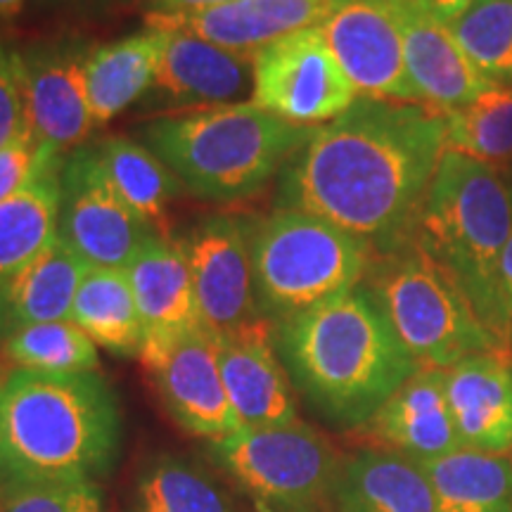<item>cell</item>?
Listing matches in <instances>:
<instances>
[{
    "label": "cell",
    "instance_id": "6da1fadb",
    "mask_svg": "<svg viewBox=\"0 0 512 512\" xmlns=\"http://www.w3.org/2000/svg\"><path fill=\"white\" fill-rule=\"evenodd\" d=\"M444 152L446 114L425 102L356 98L285 164L278 207L335 223L375 254L392 252L411 242Z\"/></svg>",
    "mask_w": 512,
    "mask_h": 512
},
{
    "label": "cell",
    "instance_id": "7a4b0ae2",
    "mask_svg": "<svg viewBox=\"0 0 512 512\" xmlns=\"http://www.w3.org/2000/svg\"><path fill=\"white\" fill-rule=\"evenodd\" d=\"M275 351L320 418L361 430L420 366L366 285L280 323Z\"/></svg>",
    "mask_w": 512,
    "mask_h": 512
},
{
    "label": "cell",
    "instance_id": "3957f363",
    "mask_svg": "<svg viewBox=\"0 0 512 512\" xmlns=\"http://www.w3.org/2000/svg\"><path fill=\"white\" fill-rule=\"evenodd\" d=\"M121 446L112 384L93 373L0 375V491L48 482H100Z\"/></svg>",
    "mask_w": 512,
    "mask_h": 512
},
{
    "label": "cell",
    "instance_id": "277c9868",
    "mask_svg": "<svg viewBox=\"0 0 512 512\" xmlns=\"http://www.w3.org/2000/svg\"><path fill=\"white\" fill-rule=\"evenodd\" d=\"M313 128L297 126L254 102L157 117L140 128L150 147L195 197L235 202L264 190L297 155Z\"/></svg>",
    "mask_w": 512,
    "mask_h": 512
},
{
    "label": "cell",
    "instance_id": "5b68a950",
    "mask_svg": "<svg viewBox=\"0 0 512 512\" xmlns=\"http://www.w3.org/2000/svg\"><path fill=\"white\" fill-rule=\"evenodd\" d=\"M510 235L512 183L501 171L446 147L411 242L460 287L489 335L496 320L498 266Z\"/></svg>",
    "mask_w": 512,
    "mask_h": 512
},
{
    "label": "cell",
    "instance_id": "8992f818",
    "mask_svg": "<svg viewBox=\"0 0 512 512\" xmlns=\"http://www.w3.org/2000/svg\"><path fill=\"white\" fill-rule=\"evenodd\" d=\"M373 259L366 240L309 211L278 207L259 216L252 264L261 316L280 323L354 290Z\"/></svg>",
    "mask_w": 512,
    "mask_h": 512
},
{
    "label": "cell",
    "instance_id": "52a82bcc",
    "mask_svg": "<svg viewBox=\"0 0 512 512\" xmlns=\"http://www.w3.org/2000/svg\"><path fill=\"white\" fill-rule=\"evenodd\" d=\"M363 285L420 368L448 370L498 349L460 287L413 242L375 254Z\"/></svg>",
    "mask_w": 512,
    "mask_h": 512
},
{
    "label": "cell",
    "instance_id": "ba28073f",
    "mask_svg": "<svg viewBox=\"0 0 512 512\" xmlns=\"http://www.w3.org/2000/svg\"><path fill=\"white\" fill-rule=\"evenodd\" d=\"M209 456L259 512H328L344 456L328 437L297 420L242 427L209 441Z\"/></svg>",
    "mask_w": 512,
    "mask_h": 512
},
{
    "label": "cell",
    "instance_id": "9c48e42d",
    "mask_svg": "<svg viewBox=\"0 0 512 512\" xmlns=\"http://www.w3.org/2000/svg\"><path fill=\"white\" fill-rule=\"evenodd\" d=\"M249 95L261 110L309 128L337 119L358 98L320 27L294 31L256 50Z\"/></svg>",
    "mask_w": 512,
    "mask_h": 512
},
{
    "label": "cell",
    "instance_id": "30bf717a",
    "mask_svg": "<svg viewBox=\"0 0 512 512\" xmlns=\"http://www.w3.org/2000/svg\"><path fill=\"white\" fill-rule=\"evenodd\" d=\"M256 221L259 216L221 211L202 216L176 240L188 259L202 325L219 337L264 318L254 292Z\"/></svg>",
    "mask_w": 512,
    "mask_h": 512
},
{
    "label": "cell",
    "instance_id": "8fae6325",
    "mask_svg": "<svg viewBox=\"0 0 512 512\" xmlns=\"http://www.w3.org/2000/svg\"><path fill=\"white\" fill-rule=\"evenodd\" d=\"M60 240L88 266L126 268L159 235L138 216L105 174L95 147H76L62 162Z\"/></svg>",
    "mask_w": 512,
    "mask_h": 512
},
{
    "label": "cell",
    "instance_id": "7c38bea8",
    "mask_svg": "<svg viewBox=\"0 0 512 512\" xmlns=\"http://www.w3.org/2000/svg\"><path fill=\"white\" fill-rule=\"evenodd\" d=\"M138 358L166 413L185 432L214 441L242 430L221 377L219 335L200 325L176 337L143 342Z\"/></svg>",
    "mask_w": 512,
    "mask_h": 512
},
{
    "label": "cell",
    "instance_id": "4fadbf2b",
    "mask_svg": "<svg viewBox=\"0 0 512 512\" xmlns=\"http://www.w3.org/2000/svg\"><path fill=\"white\" fill-rule=\"evenodd\" d=\"M318 27L358 98L420 102L403 57L399 0H332Z\"/></svg>",
    "mask_w": 512,
    "mask_h": 512
},
{
    "label": "cell",
    "instance_id": "5bb4252c",
    "mask_svg": "<svg viewBox=\"0 0 512 512\" xmlns=\"http://www.w3.org/2000/svg\"><path fill=\"white\" fill-rule=\"evenodd\" d=\"M91 48L74 38L43 41L17 53L27 121L41 145L69 155L95 128L86 91Z\"/></svg>",
    "mask_w": 512,
    "mask_h": 512
},
{
    "label": "cell",
    "instance_id": "9a60e30c",
    "mask_svg": "<svg viewBox=\"0 0 512 512\" xmlns=\"http://www.w3.org/2000/svg\"><path fill=\"white\" fill-rule=\"evenodd\" d=\"M219 363L240 427H283L299 420L292 380L275 351L271 320L259 318L221 335Z\"/></svg>",
    "mask_w": 512,
    "mask_h": 512
},
{
    "label": "cell",
    "instance_id": "2e32d148",
    "mask_svg": "<svg viewBox=\"0 0 512 512\" xmlns=\"http://www.w3.org/2000/svg\"><path fill=\"white\" fill-rule=\"evenodd\" d=\"M361 432L373 446L389 448L418 463L465 448L448 408L446 370L437 368L415 370Z\"/></svg>",
    "mask_w": 512,
    "mask_h": 512
},
{
    "label": "cell",
    "instance_id": "e0dca14e",
    "mask_svg": "<svg viewBox=\"0 0 512 512\" xmlns=\"http://www.w3.org/2000/svg\"><path fill=\"white\" fill-rule=\"evenodd\" d=\"M403 24V57L420 102L451 114L491 91L489 81L472 67L451 29L415 0H399Z\"/></svg>",
    "mask_w": 512,
    "mask_h": 512
},
{
    "label": "cell",
    "instance_id": "ac0fdd59",
    "mask_svg": "<svg viewBox=\"0 0 512 512\" xmlns=\"http://www.w3.org/2000/svg\"><path fill=\"white\" fill-rule=\"evenodd\" d=\"M332 0H233L190 15L147 17V27L181 29L233 53L252 57L278 38L318 27Z\"/></svg>",
    "mask_w": 512,
    "mask_h": 512
},
{
    "label": "cell",
    "instance_id": "d6986e66",
    "mask_svg": "<svg viewBox=\"0 0 512 512\" xmlns=\"http://www.w3.org/2000/svg\"><path fill=\"white\" fill-rule=\"evenodd\" d=\"M446 399L465 448L508 453L512 448V356L494 349L446 370Z\"/></svg>",
    "mask_w": 512,
    "mask_h": 512
},
{
    "label": "cell",
    "instance_id": "ffe728a7",
    "mask_svg": "<svg viewBox=\"0 0 512 512\" xmlns=\"http://www.w3.org/2000/svg\"><path fill=\"white\" fill-rule=\"evenodd\" d=\"M164 48L155 86L183 107H219L252 93V57L233 53L181 29H162Z\"/></svg>",
    "mask_w": 512,
    "mask_h": 512
},
{
    "label": "cell",
    "instance_id": "44dd1931",
    "mask_svg": "<svg viewBox=\"0 0 512 512\" xmlns=\"http://www.w3.org/2000/svg\"><path fill=\"white\" fill-rule=\"evenodd\" d=\"M332 512H439V505L418 460L366 446L342 460Z\"/></svg>",
    "mask_w": 512,
    "mask_h": 512
},
{
    "label": "cell",
    "instance_id": "7402d4cb",
    "mask_svg": "<svg viewBox=\"0 0 512 512\" xmlns=\"http://www.w3.org/2000/svg\"><path fill=\"white\" fill-rule=\"evenodd\" d=\"M140 320L143 342H159L200 328L195 283L181 245L155 235L126 266Z\"/></svg>",
    "mask_w": 512,
    "mask_h": 512
},
{
    "label": "cell",
    "instance_id": "603a6c76",
    "mask_svg": "<svg viewBox=\"0 0 512 512\" xmlns=\"http://www.w3.org/2000/svg\"><path fill=\"white\" fill-rule=\"evenodd\" d=\"M86 261L57 235L53 245L0 283V342L17 330L69 320Z\"/></svg>",
    "mask_w": 512,
    "mask_h": 512
},
{
    "label": "cell",
    "instance_id": "cb8c5ba5",
    "mask_svg": "<svg viewBox=\"0 0 512 512\" xmlns=\"http://www.w3.org/2000/svg\"><path fill=\"white\" fill-rule=\"evenodd\" d=\"M162 48L164 31L157 27L91 48L86 91L95 126L110 124L155 86Z\"/></svg>",
    "mask_w": 512,
    "mask_h": 512
},
{
    "label": "cell",
    "instance_id": "d4e9b609",
    "mask_svg": "<svg viewBox=\"0 0 512 512\" xmlns=\"http://www.w3.org/2000/svg\"><path fill=\"white\" fill-rule=\"evenodd\" d=\"M64 155L50 159L27 188L0 202V283L57 238Z\"/></svg>",
    "mask_w": 512,
    "mask_h": 512
},
{
    "label": "cell",
    "instance_id": "484cf974",
    "mask_svg": "<svg viewBox=\"0 0 512 512\" xmlns=\"http://www.w3.org/2000/svg\"><path fill=\"white\" fill-rule=\"evenodd\" d=\"M69 320L114 356H140L145 332L126 268H88L76 290Z\"/></svg>",
    "mask_w": 512,
    "mask_h": 512
},
{
    "label": "cell",
    "instance_id": "4316f807",
    "mask_svg": "<svg viewBox=\"0 0 512 512\" xmlns=\"http://www.w3.org/2000/svg\"><path fill=\"white\" fill-rule=\"evenodd\" d=\"M439 512H512V458L460 448L422 460Z\"/></svg>",
    "mask_w": 512,
    "mask_h": 512
},
{
    "label": "cell",
    "instance_id": "83f0119b",
    "mask_svg": "<svg viewBox=\"0 0 512 512\" xmlns=\"http://www.w3.org/2000/svg\"><path fill=\"white\" fill-rule=\"evenodd\" d=\"M133 512H242L233 494L214 475L188 458H152L138 472Z\"/></svg>",
    "mask_w": 512,
    "mask_h": 512
},
{
    "label": "cell",
    "instance_id": "f1b7e54d",
    "mask_svg": "<svg viewBox=\"0 0 512 512\" xmlns=\"http://www.w3.org/2000/svg\"><path fill=\"white\" fill-rule=\"evenodd\" d=\"M98 157L124 202L147 223H162L166 207L181 192V181L150 147L126 136L102 138Z\"/></svg>",
    "mask_w": 512,
    "mask_h": 512
},
{
    "label": "cell",
    "instance_id": "f546056e",
    "mask_svg": "<svg viewBox=\"0 0 512 512\" xmlns=\"http://www.w3.org/2000/svg\"><path fill=\"white\" fill-rule=\"evenodd\" d=\"M446 147L508 178L512 174V88L496 86L446 114Z\"/></svg>",
    "mask_w": 512,
    "mask_h": 512
},
{
    "label": "cell",
    "instance_id": "4dcf8cb0",
    "mask_svg": "<svg viewBox=\"0 0 512 512\" xmlns=\"http://www.w3.org/2000/svg\"><path fill=\"white\" fill-rule=\"evenodd\" d=\"M10 368L38 373H93L100 368L98 344L72 320H53L17 330L0 342Z\"/></svg>",
    "mask_w": 512,
    "mask_h": 512
},
{
    "label": "cell",
    "instance_id": "1f68e13d",
    "mask_svg": "<svg viewBox=\"0 0 512 512\" xmlns=\"http://www.w3.org/2000/svg\"><path fill=\"white\" fill-rule=\"evenodd\" d=\"M448 29L491 86H512V0H477Z\"/></svg>",
    "mask_w": 512,
    "mask_h": 512
},
{
    "label": "cell",
    "instance_id": "d6a6232c",
    "mask_svg": "<svg viewBox=\"0 0 512 512\" xmlns=\"http://www.w3.org/2000/svg\"><path fill=\"white\" fill-rule=\"evenodd\" d=\"M0 512H105L98 482H48L0 491Z\"/></svg>",
    "mask_w": 512,
    "mask_h": 512
},
{
    "label": "cell",
    "instance_id": "836d02e7",
    "mask_svg": "<svg viewBox=\"0 0 512 512\" xmlns=\"http://www.w3.org/2000/svg\"><path fill=\"white\" fill-rule=\"evenodd\" d=\"M60 157L53 147L41 145L34 128L27 126L15 140L0 147V202L10 200L38 176L50 159Z\"/></svg>",
    "mask_w": 512,
    "mask_h": 512
},
{
    "label": "cell",
    "instance_id": "e575fe53",
    "mask_svg": "<svg viewBox=\"0 0 512 512\" xmlns=\"http://www.w3.org/2000/svg\"><path fill=\"white\" fill-rule=\"evenodd\" d=\"M29 126L24 107L22 81H19L17 50L0 43V147L15 140Z\"/></svg>",
    "mask_w": 512,
    "mask_h": 512
},
{
    "label": "cell",
    "instance_id": "d590c367",
    "mask_svg": "<svg viewBox=\"0 0 512 512\" xmlns=\"http://www.w3.org/2000/svg\"><path fill=\"white\" fill-rule=\"evenodd\" d=\"M491 335H494L498 347L512 356V235L503 252L501 266H498L496 320Z\"/></svg>",
    "mask_w": 512,
    "mask_h": 512
},
{
    "label": "cell",
    "instance_id": "8d00e7d4",
    "mask_svg": "<svg viewBox=\"0 0 512 512\" xmlns=\"http://www.w3.org/2000/svg\"><path fill=\"white\" fill-rule=\"evenodd\" d=\"M226 3H233V0H147V17L190 15V12L209 10Z\"/></svg>",
    "mask_w": 512,
    "mask_h": 512
},
{
    "label": "cell",
    "instance_id": "74e56055",
    "mask_svg": "<svg viewBox=\"0 0 512 512\" xmlns=\"http://www.w3.org/2000/svg\"><path fill=\"white\" fill-rule=\"evenodd\" d=\"M415 3L422 5L430 15H434L441 24L448 27V24L456 22L465 10H470L477 0H415Z\"/></svg>",
    "mask_w": 512,
    "mask_h": 512
},
{
    "label": "cell",
    "instance_id": "f35d334b",
    "mask_svg": "<svg viewBox=\"0 0 512 512\" xmlns=\"http://www.w3.org/2000/svg\"><path fill=\"white\" fill-rule=\"evenodd\" d=\"M53 5H62V8L69 10H81V12H105L121 8V5H128L131 0H48Z\"/></svg>",
    "mask_w": 512,
    "mask_h": 512
},
{
    "label": "cell",
    "instance_id": "ab89813d",
    "mask_svg": "<svg viewBox=\"0 0 512 512\" xmlns=\"http://www.w3.org/2000/svg\"><path fill=\"white\" fill-rule=\"evenodd\" d=\"M27 0H0V19H12L22 12Z\"/></svg>",
    "mask_w": 512,
    "mask_h": 512
},
{
    "label": "cell",
    "instance_id": "60d3db41",
    "mask_svg": "<svg viewBox=\"0 0 512 512\" xmlns=\"http://www.w3.org/2000/svg\"><path fill=\"white\" fill-rule=\"evenodd\" d=\"M0 358H3V354H0Z\"/></svg>",
    "mask_w": 512,
    "mask_h": 512
}]
</instances>
